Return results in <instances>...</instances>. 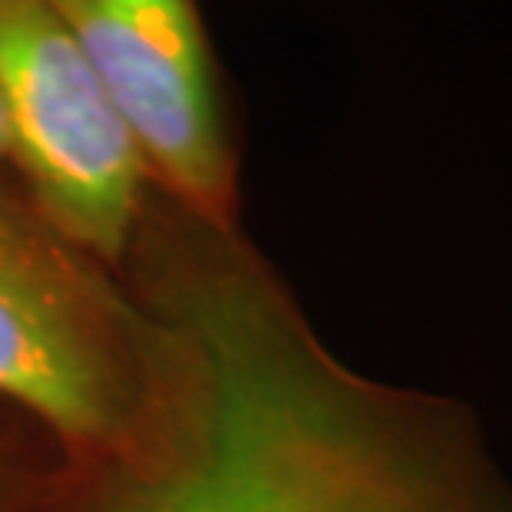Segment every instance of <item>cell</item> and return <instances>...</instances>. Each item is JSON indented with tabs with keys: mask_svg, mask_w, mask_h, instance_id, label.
<instances>
[{
	"mask_svg": "<svg viewBox=\"0 0 512 512\" xmlns=\"http://www.w3.org/2000/svg\"><path fill=\"white\" fill-rule=\"evenodd\" d=\"M136 275L172 328L166 403L43 512H446L394 407L331 364L242 235L176 232Z\"/></svg>",
	"mask_w": 512,
	"mask_h": 512,
	"instance_id": "obj_1",
	"label": "cell"
},
{
	"mask_svg": "<svg viewBox=\"0 0 512 512\" xmlns=\"http://www.w3.org/2000/svg\"><path fill=\"white\" fill-rule=\"evenodd\" d=\"M169 377L162 311L0 169V407L47 433L70 466H100L143 443Z\"/></svg>",
	"mask_w": 512,
	"mask_h": 512,
	"instance_id": "obj_2",
	"label": "cell"
},
{
	"mask_svg": "<svg viewBox=\"0 0 512 512\" xmlns=\"http://www.w3.org/2000/svg\"><path fill=\"white\" fill-rule=\"evenodd\" d=\"M7 166L40 215L119 275L152 182L50 0H0Z\"/></svg>",
	"mask_w": 512,
	"mask_h": 512,
	"instance_id": "obj_3",
	"label": "cell"
},
{
	"mask_svg": "<svg viewBox=\"0 0 512 512\" xmlns=\"http://www.w3.org/2000/svg\"><path fill=\"white\" fill-rule=\"evenodd\" d=\"M126 123L152 189L238 225V146L199 0H50Z\"/></svg>",
	"mask_w": 512,
	"mask_h": 512,
	"instance_id": "obj_4",
	"label": "cell"
},
{
	"mask_svg": "<svg viewBox=\"0 0 512 512\" xmlns=\"http://www.w3.org/2000/svg\"><path fill=\"white\" fill-rule=\"evenodd\" d=\"M70 463L47 433L0 407V512H43Z\"/></svg>",
	"mask_w": 512,
	"mask_h": 512,
	"instance_id": "obj_5",
	"label": "cell"
},
{
	"mask_svg": "<svg viewBox=\"0 0 512 512\" xmlns=\"http://www.w3.org/2000/svg\"><path fill=\"white\" fill-rule=\"evenodd\" d=\"M0 169H10V166H7V133H4V116H0Z\"/></svg>",
	"mask_w": 512,
	"mask_h": 512,
	"instance_id": "obj_6",
	"label": "cell"
}]
</instances>
